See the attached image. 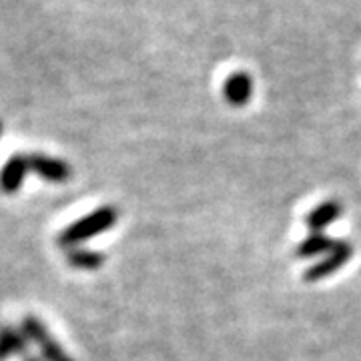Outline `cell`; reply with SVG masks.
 <instances>
[{"instance_id":"1","label":"cell","mask_w":361,"mask_h":361,"mask_svg":"<svg viewBox=\"0 0 361 361\" xmlns=\"http://www.w3.org/2000/svg\"><path fill=\"white\" fill-rule=\"evenodd\" d=\"M116 219H118V213H116L115 207H101V209H97V211H92L89 215L80 217L75 223H71L66 229H63V233L59 235V245H63L65 249L78 247L80 243L92 239V237L113 229Z\"/></svg>"},{"instance_id":"2","label":"cell","mask_w":361,"mask_h":361,"mask_svg":"<svg viewBox=\"0 0 361 361\" xmlns=\"http://www.w3.org/2000/svg\"><path fill=\"white\" fill-rule=\"evenodd\" d=\"M20 329L25 331V336L28 337L30 343H35L39 349V355L44 361H75L65 349L61 348V343L52 337L51 329L44 325L42 319L35 317V315H26Z\"/></svg>"},{"instance_id":"3","label":"cell","mask_w":361,"mask_h":361,"mask_svg":"<svg viewBox=\"0 0 361 361\" xmlns=\"http://www.w3.org/2000/svg\"><path fill=\"white\" fill-rule=\"evenodd\" d=\"M351 257H353V245H351L349 241L337 239L336 247H334L322 261H317L315 265H311V267L305 269L303 279H305L307 283H317V281H322L325 277H331V275H336L341 267H345Z\"/></svg>"},{"instance_id":"4","label":"cell","mask_w":361,"mask_h":361,"mask_svg":"<svg viewBox=\"0 0 361 361\" xmlns=\"http://www.w3.org/2000/svg\"><path fill=\"white\" fill-rule=\"evenodd\" d=\"M28 169L49 183H66L73 175V169L66 161L44 155V153H30L28 155Z\"/></svg>"},{"instance_id":"5","label":"cell","mask_w":361,"mask_h":361,"mask_svg":"<svg viewBox=\"0 0 361 361\" xmlns=\"http://www.w3.org/2000/svg\"><path fill=\"white\" fill-rule=\"evenodd\" d=\"M28 171H30L28 169V155L16 153V155L11 157L0 171V191L6 195L16 193L23 187Z\"/></svg>"},{"instance_id":"6","label":"cell","mask_w":361,"mask_h":361,"mask_svg":"<svg viewBox=\"0 0 361 361\" xmlns=\"http://www.w3.org/2000/svg\"><path fill=\"white\" fill-rule=\"evenodd\" d=\"M223 97L231 106H237V109L245 106L253 97V78L249 77V73L245 71L231 73L223 85Z\"/></svg>"},{"instance_id":"7","label":"cell","mask_w":361,"mask_h":361,"mask_svg":"<svg viewBox=\"0 0 361 361\" xmlns=\"http://www.w3.org/2000/svg\"><path fill=\"white\" fill-rule=\"evenodd\" d=\"M28 337L20 327L14 325H0V361H8L11 357H25L28 349Z\"/></svg>"},{"instance_id":"8","label":"cell","mask_w":361,"mask_h":361,"mask_svg":"<svg viewBox=\"0 0 361 361\" xmlns=\"http://www.w3.org/2000/svg\"><path fill=\"white\" fill-rule=\"evenodd\" d=\"M343 213V205L337 199H327L322 205L311 209L305 217V225L310 227L311 233H322L325 227H329L331 223H336Z\"/></svg>"},{"instance_id":"9","label":"cell","mask_w":361,"mask_h":361,"mask_svg":"<svg viewBox=\"0 0 361 361\" xmlns=\"http://www.w3.org/2000/svg\"><path fill=\"white\" fill-rule=\"evenodd\" d=\"M337 239H331L323 233H311L310 237H305L299 245L295 247L293 255L297 259H313L319 255H327L334 247H336Z\"/></svg>"},{"instance_id":"10","label":"cell","mask_w":361,"mask_h":361,"mask_svg":"<svg viewBox=\"0 0 361 361\" xmlns=\"http://www.w3.org/2000/svg\"><path fill=\"white\" fill-rule=\"evenodd\" d=\"M66 259H68L71 267L82 271H97L104 261V257L99 251H92V249H87V247L66 249Z\"/></svg>"},{"instance_id":"11","label":"cell","mask_w":361,"mask_h":361,"mask_svg":"<svg viewBox=\"0 0 361 361\" xmlns=\"http://www.w3.org/2000/svg\"><path fill=\"white\" fill-rule=\"evenodd\" d=\"M20 360L23 361H44L42 357H40V355H35V353H30V351L26 353L25 357H20Z\"/></svg>"},{"instance_id":"12","label":"cell","mask_w":361,"mask_h":361,"mask_svg":"<svg viewBox=\"0 0 361 361\" xmlns=\"http://www.w3.org/2000/svg\"><path fill=\"white\" fill-rule=\"evenodd\" d=\"M0 135H2V123H0Z\"/></svg>"}]
</instances>
